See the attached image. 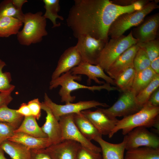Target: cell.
Instances as JSON below:
<instances>
[{
	"instance_id": "f546056e",
	"label": "cell",
	"mask_w": 159,
	"mask_h": 159,
	"mask_svg": "<svg viewBox=\"0 0 159 159\" xmlns=\"http://www.w3.org/2000/svg\"><path fill=\"white\" fill-rule=\"evenodd\" d=\"M24 117L13 109L4 106L0 107V122L12 124L17 128L19 126Z\"/></svg>"
},
{
	"instance_id": "4fadbf2b",
	"label": "cell",
	"mask_w": 159,
	"mask_h": 159,
	"mask_svg": "<svg viewBox=\"0 0 159 159\" xmlns=\"http://www.w3.org/2000/svg\"><path fill=\"white\" fill-rule=\"evenodd\" d=\"M82 62V58L75 45L68 48L60 56L56 67L52 74L51 80L70 71Z\"/></svg>"
},
{
	"instance_id": "74e56055",
	"label": "cell",
	"mask_w": 159,
	"mask_h": 159,
	"mask_svg": "<svg viewBox=\"0 0 159 159\" xmlns=\"http://www.w3.org/2000/svg\"><path fill=\"white\" fill-rule=\"evenodd\" d=\"M29 159H51L45 149L31 150Z\"/></svg>"
},
{
	"instance_id": "60d3db41",
	"label": "cell",
	"mask_w": 159,
	"mask_h": 159,
	"mask_svg": "<svg viewBox=\"0 0 159 159\" xmlns=\"http://www.w3.org/2000/svg\"><path fill=\"white\" fill-rule=\"evenodd\" d=\"M16 111L17 113L24 117L32 115L29 108L27 104L25 103H22L19 109L16 110Z\"/></svg>"
},
{
	"instance_id": "7bdbcfd3",
	"label": "cell",
	"mask_w": 159,
	"mask_h": 159,
	"mask_svg": "<svg viewBox=\"0 0 159 159\" xmlns=\"http://www.w3.org/2000/svg\"><path fill=\"white\" fill-rule=\"evenodd\" d=\"M150 67L158 74H159V57L150 62Z\"/></svg>"
},
{
	"instance_id": "ac0fdd59",
	"label": "cell",
	"mask_w": 159,
	"mask_h": 159,
	"mask_svg": "<svg viewBox=\"0 0 159 159\" xmlns=\"http://www.w3.org/2000/svg\"><path fill=\"white\" fill-rule=\"evenodd\" d=\"M41 108L47 114L45 122L41 127L42 130L47 135L51 145L60 143L62 141V139L59 121L43 102L41 103Z\"/></svg>"
},
{
	"instance_id": "ee69618b",
	"label": "cell",
	"mask_w": 159,
	"mask_h": 159,
	"mask_svg": "<svg viewBox=\"0 0 159 159\" xmlns=\"http://www.w3.org/2000/svg\"><path fill=\"white\" fill-rule=\"evenodd\" d=\"M0 159H7L5 156L4 151L0 148Z\"/></svg>"
},
{
	"instance_id": "4dcf8cb0",
	"label": "cell",
	"mask_w": 159,
	"mask_h": 159,
	"mask_svg": "<svg viewBox=\"0 0 159 159\" xmlns=\"http://www.w3.org/2000/svg\"><path fill=\"white\" fill-rule=\"evenodd\" d=\"M159 86V74H157L147 86L136 95V99L138 104L143 107Z\"/></svg>"
},
{
	"instance_id": "cb8c5ba5",
	"label": "cell",
	"mask_w": 159,
	"mask_h": 159,
	"mask_svg": "<svg viewBox=\"0 0 159 159\" xmlns=\"http://www.w3.org/2000/svg\"><path fill=\"white\" fill-rule=\"evenodd\" d=\"M21 132L39 138H47V135L38 125L36 119L31 115L24 117L19 126L15 133Z\"/></svg>"
},
{
	"instance_id": "ba28073f",
	"label": "cell",
	"mask_w": 159,
	"mask_h": 159,
	"mask_svg": "<svg viewBox=\"0 0 159 159\" xmlns=\"http://www.w3.org/2000/svg\"><path fill=\"white\" fill-rule=\"evenodd\" d=\"M43 102L49 108L59 121L60 117L64 115L77 113L98 106L109 107L106 103L95 100L81 101L75 103L71 102L63 105L57 104L53 102L46 93L44 94Z\"/></svg>"
},
{
	"instance_id": "5bb4252c",
	"label": "cell",
	"mask_w": 159,
	"mask_h": 159,
	"mask_svg": "<svg viewBox=\"0 0 159 159\" xmlns=\"http://www.w3.org/2000/svg\"><path fill=\"white\" fill-rule=\"evenodd\" d=\"M72 74L76 75H85L88 77L87 83L90 84L92 80L100 85L105 83L98 79L101 78L106 83L115 86L114 80L111 78L104 72V70L99 65H93L82 62L71 70Z\"/></svg>"
},
{
	"instance_id": "d590c367",
	"label": "cell",
	"mask_w": 159,
	"mask_h": 159,
	"mask_svg": "<svg viewBox=\"0 0 159 159\" xmlns=\"http://www.w3.org/2000/svg\"><path fill=\"white\" fill-rule=\"evenodd\" d=\"M76 159H102V157L100 153L92 151L80 145L77 152Z\"/></svg>"
},
{
	"instance_id": "b9f144b4",
	"label": "cell",
	"mask_w": 159,
	"mask_h": 159,
	"mask_svg": "<svg viewBox=\"0 0 159 159\" xmlns=\"http://www.w3.org/2000/svg\"><path fill=\"white\" fill-rule=\"evenodd\" d=\"M138 0H113L111 1L113 4L121 6H128L133 4Z\"/></svg>"
},
{
	"instance_id": "484cf974",
	"label": "cell",
	"mask_w": 159,
	"mask_h": 159,
	"mask_svg": "<svg viewBox=\"0 0 159 159\" xmlns=\"http://www.w3.org/2000/svg\"><path fill=\"white\" fill-rule=\"evenodd\" d=\"M157 74L150 67L136 72L132 89L136 95L147 86Z\"/></svg>"
},
{
	"instance_id": "f1b7e54d",
	"label": "cell",
	"mask_w": 159,
	"mask_h": 159,
	"mask_svg": "<svg viewBox=\"0 0 159 159\" xmlns=\"http://www.w3.org/2000/svg\"><path fill=\"white\" fill-rule=\"evenodd\" d=\"M136 73L134 67L129 68L114 80L117 90L122 92L132 88Z\"/></svg>"
},
{
	"instance_id": "d4e9b609",
	"label": "cell",
	"mask_w": 159,
	"mask_h": 159,
	"mask_svg": "<svg viewBox=\"0 0 159 159\" xmlns=\"http://www.w3.org/2000/svg\"><path fill=\"white\" fill-rule=\"evenodd\" d=\"M23 25L19 19L12 17H0V38L17 35Z\"/></svg>"
},
{
	"instance_id": "52a82bcc",
	"label": "cell",
	"mask_w": 159,
	"mask_h": 159,
	"mask_svg": "<svg viewBox=\"0 0 159 159\" xmlns=\"http://www.w3.org/2000/svg\"><path fill=\"white\" fill-rule=\"evenodd\" d=\"M136 96L135 93L131 88L123 92L110 107L100 109L107 116L111 118L129 116L138 111L142 107L137 103Z\"/></svg>"
},
{
	"instance_id": "836d02e7",
	"label": "cell",
	"mask_w": 159,
	"mask_h": 159,
	"mask_svg": "<svg viewBox=\"0 0 159 159\" xmlns=\"http://www.w3.org/2000/svg\"><path fill=\"white\" fill-rule=\"evenodd\" d=\"M150 62L145 52L140 48L136 53L133 60V67L136 72L150 67Z\"/></svg>"
},
{
	"instance_id": "8992f818",
	"label": "cell",
	"mask_w": 159,
	"mask_h": 159,
	"mask_svg": "<svg viewBox=\"0 0 159 159\" xmlns=\"http://www.w3.org/2000/svg\"><path fill=\"white\" fill-rule=\"evenodd\" d=\"M138 42L133 37L131 31L127 36L123 35L117 38H111L101 52L97 65L107 71L120 55Z\"/></svg>"
},
{
	"instance_id": "9c48e42d",
	"label": "cell",
	"mask_w": 159,
	"mask_h": 159,
	"mask_svg": "<svg viewBox=\"0 0 159 159\" xmlns=\"http://www.w3.org/2000/svg\"><path fill=\"white\" fill-rule=\"evenodd\" d=\"M73 115H65L59 118V122L61 129L62 141L70 140L75 141L92 151L97 153H101L100 147L93 144L80 131L74 122Z\"/></svg>"
},
{
	"instance_id": "ffe728a7",
	"label": "cell",
	"mask_w": 159,
	"mask_h": 159,
	"mask_svg": "<svg viewBox=\"0 0 159 159\" xmlns=\"http://www.w3.org/2000/svg\"><path fill=\"white\" fill-rule=\"evenodd\" d=\"M8 140L22 144L30 150L45 149L51 145L47 138H37L21 132L15 133Z\"/></svg>"
},
{
	"instance_id": "5b68a950",
	"label": "cell",
	"mask_w": 159,
	"mask_h": 159,
	"mask_svg": "<svg viewBox=\"0 0 159 159\" xmlns=\"http://www.w3.org/2000/svg\"><path fill=\"white\" fill-rule=\"evenodd\" d=\"M158 2L159 0L152 1L140 10L119 16L110 26L108 33V37L112 39L117 38L131 27L138 26L147 15L159 7Z\"/></svg>"
},
{
	"instance_id": "4316f807",
	"label": "cell",
	"mask_w": 159,
	"mask_h": 159,
	"mask_svg": "<svg viewBox=\"0 0 159 159\" xmlns=\"http://www.w3.org/2000/svg\"><path fill=\"white\" fill-rule=\"evenodd\" d=\"M124 159H159V148L143 147L127 150Z\"/></svg>"
},
{
	"instance_id": "2e32d148",
	"label": "cell",
	"mask_w": 159,
	"mask_h": 159,
	"mask_svg": "<svg viewBox=\"0 0 159 159\" xmlns=\"http://www.w3.org/2000/svg\"><path fill=\"white\" fill-rule=\"evenodd\" d=\"M140 47L136 44L131 46L120 55L106 71L108 75L115 80L127 69L133 67L135 55Z\"/></svg>"
},
{
	"instance_id": "e575fe53",
	"label": "cell",
	"mask_w": 159,
	"mask_h": 159,
	"mask_svg": "<svg viewBox=\"0 0 159 159\" xmlns=\"http://www.w3.org/2000/svg\"><path fill=\"white\" fill-rule=\"evenodd\" d=\"M17 129L12 124L0 122V145L4 141L12 137Z\"/></svg>"
},
{
	"instance_id": "ab89813d",
	"label": "cell",
	"mask_w": 159,
	"mask_h": 159,
	"mask_svg": "<svg viewBox=\"0 0 159 159\" xmlns=\"http://www.w3.org/2000/svg\"><path fill=\"white\" fill-rule=\"evenodd\" d=\"M146 104L153 107H159V87L154 91Z\"/></svg>"
},
{
	"instance_id": "3957f363",
	"label": "cell",
	"mask_w": 159,
	"mask_h": 159,
	"mask_svg": "<svg viewBox=\"0 0 159 159\" xmlns=\"http://www.w3.org/2000/svg\"><path fill=\"white\" fill-rule=\"evenodd\" d=\"M82 80L81 75H76L72 74L71 70L64 73L57 78L51 80L50 82L49 89L52 90L57 87H61L59 92L61 97V102L65 104L72 102L75 99L76 97L71 95V92L76 90L84 89L92 91H100L105 89L109 91L117 90L115 87H111L110 84L105 83L99 86H88L78 83L75 80L80 81Z\"/></svg>"
},
{
	"instance_id": "f35d334b",
	"label": "cell",
	"mask_w": 159,
	"mask_h": 159,
	"mask_svg": "<svg viewBox=\"0 0 159 159\" xmlns=\"http://www.w3.org/2000/svg\"><path fill=\"white\" fill-rule=\"evenodd\" d=\"M12 92H0V107L7 105L13 100Z\"/></svg>"
},
{
	"instance_id": "d6a6232c",
	"label": "cell",
	"mask_w": 159,
	"mask_h": 159,
	"mask_svg": "<svg viewBox=\"0 0 159 159\" xmlns=\"http://www.w3.org/2000/svg\"><path fill=\"white\" fill-rule=\"evenodd\" d=\"M6 65L5 62L0 59V92H12L15 86L11 84L12 80L11 73L3 72V68Z\"/></svg>"
},
{
	"instance_id": "6da1fadb",
	"label": "cell",
	"mask_w": 159,
	"mask_h": 159,
	"mask_svg": "<svg viewBox=\"0 0 159 159\" xmlns=\"http://www.w3.org/2000/svg\"><path fill=\"white\" fill-rule=\"evenodd\" d=\"M127 6L109 0H75L66 19L74 37L88 35L107 42L111 25L120 15L127 13Z\"/></svg>"
},
{
	"instance_id": "e0dca14e",
	"label": "cell",
	"mask_w": 159,
	"mask_h": 159,
	"mask_svg": "<svg viewBox=\"0 0 159 159\" xmlns=\"http://www.w3.org/2000/svg\"><path fill=\"white\" fill-rule=\"evenodd\" d=\"M80 144L70 140H64L52 145L45 149L51 159H76L77 153Z\"/></svg>"
},
{
	"instance_id": "8fae6325",
	"label": "cell",
	"mask_w": 159,
	"mask_h": 159,
	"mask_svg": "<svg viewBox=\"0 0 159 159\" xmlns=\"http://www.w3.org/2000/svg\"><path fill=\"white\" fill-rule=\"evenodd\" d=\"M126 135L125 150H127L141 147L159 148L158 136L145 127H136Z\"/></svg>"
},
{
	"instance_id": "7c38bea8",
	"label": "cell",
	"mask_w": 159,
	"mask_h": 159,
	"mask_svg": "<svg viewBox=\"0 0 159 159\" xmlns=\"http://www.w3.org/2000/svg\"><path fill=\"white\" fill-rule=\"evenodd\" d=\"M159 27V13L148 16L131 31L138 42H145L155 39Z\"/></svg>"
},
{
	"instance_id": "30bf717a",
	"label": "cell",
	"mask_w": 159,
	"mask_h": 159,
	"mask_svg": "<svg viewBox=\"0 0 159 159\" xmlns=\"http://www.w3.org/2000/svg\"><path fill=\"white\" fill-rule=\"evenodd\" d=\"M77 39L75 46L83 62L97 65L100 54L108 42L96 39L88 35L81 36Z\"/></svg>"
},
{
	"instance_id": "d6986e66",
	"label": "cell",
	"mask_w": 159,
	"mask_h": 159,
	"mask_svg": "<svg viewBox=\"0 0 159 159\" xmlns=\"http://www.w3.org/2000/svg\"><path fill=\"white\" fill-rule=\"evenodd\" d=\"M94 140L97 142L100 146L102 159H124L126 135H125L122 141L119 143H110L100 137L95 138Z\"/></svg>"
},
{
	"instance_id": "83f0119b",
	"label": "cell",
	"mask_w": 159,
	"mask_h": 159,
	"mask_svg": "<svg viewBox=\"0 0 159 159\" xmlns=\"http://www.w3.org/2000/svg\"><path fill=\"white\" fill-rule=\"evenodd\" d=\"M44 5V7L45 12L43 16L45 19H49L52 22L53 28L59 26L60 23L56 21L59 19L61 20H64L63 17L58 14L60 10V6L59 0H43Z\"/></svg>"
},
{
	"instance_id": "8d00e7d4",
	"label": "cell",
	"mask_w": 159,
	"mask_h": 159,
	"mask_svg": "<svg viewBox=\"0 0 159 159\" xmlns=\"http://www.w3.org/2000/svg\"><path fill=\"white\" fill-rule=\"evenodd\" d=\"M27 105L30 110L32 115L38 120L41 116V103L38 98H35L29 101Z\"/></svg>"
},
{
	"instance_id": "277c9868",
	"label": "cell",
	"mask_w": 159,
	"mask_h": 159,
	"mask_svg": "<svg viewBox=\"0 0 159 159\" xmlns=\"http://www.w3.org/2000/svg\"><path fill=\"white\" fill-rule=\"evenodd\" d=\"M42 12L24 14L22 29L17 34L18 41L21 45L29 46L40 42L48 34L47 20Z\"/></svg>"
},
{
	"instance_id": "1f68e13d",
	"label": "cell",
	"mask_w": 159,
	"mask_h": 159,
	"mask_svg": "<svg viewBox=\"0 0 159 159\" xmlns=\"http://www.w3.org/2000/svg\"><path fill=\"white\" fill-rule=\"evenodd\" d=\"M140 48L146 53L150 62L159 57V41L158 39L149 41L138 42Z\"/></svg>"
},
{
	"instance_id": "44dd1931",
	"label": "cell",
	"mask_w": 159,
	"mask_h": 159,
	"mask_svg": "<svg viewBox=\"0 0 159 159\" xmlns=\"http://www.w3.org/2000/svg\"><path fill=\"white\" fill-rule=\"evenodd\" d=\"M73 119L77 127L88 140L91 141L96 137H102V135L81 112L73 114Z\"/></svg>"
},
{
	"instance_id": "7402d4cb",
	"label": "cell",
	"mask_w": 159,
	"mask_h": 159,
	"mask_svg": "<svg viewBox=\"0 0 159 159\" xmlns=\"http://www.w3.org/2000/svg\"><path fill=\"white\" fill-rule=\"evenodd\" d=\"M26 0H6L0 4V17L9 16L17 18L23 22L24 14L22 10Z\"/></svg>"
},
{
	"instance_id": "9a60e30c",
	"label": "cell",
	"mask_w": 159,
	"mask_h": 159,
	"mask_svg": "<svg viewBox=\"0 0 159 159\" xmlns=\"http://www.w3.org/2000/svg\"><path fill=\"white\" fill-rule=\"evenodd\" d=\"M81 112L102 135H109L118 121L117 118H111L108 117L100 108L94 111L88 109Z\"/></svg>"
},
{
	"instance_id": "7a4b0ae2",
	"label": "cell",
	"mask_w": 159,
	"mask_h": 159,
	"mask_svg": "<svg viewBox=\"0 0 159 159\" xmlns=\"http://www.w3.org/2000/svg\"><path fill=\"white\" fill-rule=\"evenodd\" d=\"M159 107H153L145 104L138 111L118 120L108 137L111 138L120 130L125 135L134 128L140 127H154L159 132Z\"/></svg>"
},
{
	"instance_id": "603a6c76",
	"label": "cell",
	"mask_w": 159,
	"mask_h": 159,
	"mask_svg": "<svg viewBox=\"0 0 159 159\" xmlns=\"http://www.w3.org/2000/svg\"><path fill=\"white\" fill-rule=\"evenodd\" d=\"M0 148L12 159H29L31 150L20 143L6 140Z\"/></svg>"
}]
</instances>
